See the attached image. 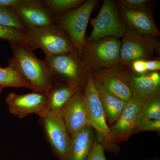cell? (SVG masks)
<instances>
[{"label":"cell","instance_id":"15","mask_svg":"<svg viewBox=\"0 0 160 160\" xmlns=\"http://www.w3.org/2000/svg\"><path fill=\"white\" fill-rule=\"evenodd\" d=\"M118 66L91 72L92 77L100 82L111 93L127 101L132 95Z\"/></svg>","mask_w":160,"mask_h":160},{"label":"cell","instance_id":"30","mask_svg":"<svg viewBox=\"0 0 160 160\" xmlns=\"http://www.w3.org/2000/svg\"><path fill=\"white\" fill-rule=\"evenodd\" d=\"M19 2L20 0H0V6L12 7Z\"/></svg>","mask_w":160,"mask_h":160},{"label":"cell","instance_id":"22","mask_svg":"<svg viewBox=\"0 0 160 160\" xmlns=\"http://www.w3.org/2000/svg\"><path fill=\"white\" fill-rule=\"evenodd\" d=\"M160 119V95L145 99L141 109L140 124L145 120Z\"/></svg>","mask_w":160,"mask_h":160},{"label":"cell","instance_id":"12","mask_svg":"<svg viewBox=\"0 0 160 160\" xmlns=\"http://www.w3.org/2000/svg\"><path fill=\"white\" fill-rule=\"evenodd\" d=\"M46 93L33 92L25 94L11 92L6 97V103L10 113L22 119L28 115L44 114L46 105Z\"/></svg>","mask_w":160,"mask_h":160},{"label":"cell","instance_id":"28","mask_svg":"<svg viewBox=\"0 0 160 160\" xmlns=\"http://www.w3.org/2000/svg\"><path fill=\"white\" fill-rule=\"evenodd\" d=\"M129 68L138 74H144L148 72L146 67V60H136L132 63Z\"/></svg>","mask_w":160,"mask_h":160},{"label":"cell","instance_id":"20","mask_svg":"<svg viewBox=\"0 0 160 160\" xmlns=\"http://www.w3.org/2000/svg\"><path fill=\"white\" fill-rule=\"evenodd\" d=\"M0 86L5 87L25 88L32 90L31 85L18 73L9 66L0 65Z\"/></svg>","mask_w":160,"mask_h":160},{"label":"cell","instance_id":"6","mask_svg":"<svg viewBox=\"0 0 160 160\" xmlns=\"http://www.w3.org/2000/svg\"><path fill=\"white\" fill-rule=\"evenodd\" d=\"M121 41L116 38H104L85 44L80 56L91 72L110 68L120 63Z\"/></svg>","mask_w":160,"mask_h":160},{"label":"cell","instance_id":"5","mask_svg":"<svg viewBox=\"0 0 160 160\" xmlns=\"http://www.w3.org/2000/svg\"><path fill=\"white\" fill-rule=\"evenodd\" d=\"M98 2L97 0L84 1L78 7L57 16L53 19V24L68 35L80 56L85 46V34L90 16Z\"/></svg>","mask_w":160,"mask_h":160},{"label":"cell","instance_id":"4","mask_svg":"<svg viewBox=\"0 0 160 160\" xmlns=\"http://www.w3.org/2000/svg\"><path fill=\"white\" fill-rule=\"evenodd\" d=\"M53 81L83 89L89 70L77 52L55 56H46L44 59Z\"/></svg>","mask_w":160,"mask_h":160},{"label":"cell","instance_id":"1","mask_svg":"<svg viewBox=\"0 0 160 160\" xmlns=\"http://www.w3.org/2000/svg\"><path fill=\"white\" fill-rule=\"evenodd\" d=\"M13 55L8 66L31 85L32 91L47 93L53 82L45 60L38 58L32 51L21 43L10 44Z\"/></svg>","mask_w":160,"mask_h":160},{"label":"cell","instance_id":"31","mask_svg":"<svg viewBox=\"0 0 160 160\" xmlns=\"http://www.w3.org/2000/svg\"><path fill=\"white\" fill-rule=\"evenodd\" d=\"M5 87H3L2 86H0V94L2 92L3 89H4Z\"/></svg>","mask_w":160,"mask_h":160},{"label":"cell","instance_id":"7","mask_svg":"<svg viewBox=\"0 0 160 160\" xmlns=\"http://www.w3.org/2000/svg\"><path fill=\"white\" fill-rule=\"evenodd\" d=\"M92 31L86 40V43L104 38H122L126 26L120 15L117 2L104 0L97 17L92 20Z\"/></svg>","mask_w":160,"mask_h":160},{"label":"cell","instance_id":"21","mask_svg":"<svg viewBox=\"0 0 160 160\" xmlns=\"http://www.w3.org/2000/svg\"><path fill=\"white\" fill-rule=\"evenodd\" d=\"M54 18L78 7L83 0H41Z\"/></svg>","mask_w":160,"mask_h":160},{"label":"cell","instance_id":"3","mask_svg":"<svg viewBox=\"0 0 160 160\" xmlns=\"http://www.w3.org/2000/svg\"><path fill=\"white\" fill-rule=\"evenodd\" d=\"M122 38L120 65L130 68L136 60L156 59V55L159 53L160 49L158 37L126 26Z\"/></svg>","mask_w":160,"mask_h":160},{"label":"cell","instance_id":"17","mask_svg":"<svg viewBox=\"0 0 160 160\" xmlns=\"http://www.w3.org/2000/svg\"><path fill=\"white\" fill-rule=\"evenodd\" d=\"M79 89L68 84L53 81L46 94L45 112H60L69 102L74 93Z\"/></svg>","mask_w":160,"mask_h":160},{"label":"cell","instance_id":"14","mask_svg":"<svg viewBox=\"0 0 160 160\" xmlns=\"http://www.w3.org/2000/svg\"><path fill=\"white\" fill-rule=\"evenodd\" d=\"M83 89L74 93L61 112L70 138L85 126H89Z\"/></svg>","mask_w":160,"mask_h":160},{"label":"cell","instance_id":"13","mask_svg":"<svg viewBox=\"0 0 160 160\" xmlns=\"http://www.w3.org/2000/svg\"><path fill=\"white\" fill-rule=\"evenodd\" d=\"M11 8L27 29L53 24L54 17L41 0H20Z\"/></svg>","mask_w":160,"mask_h":160},{"label":"cell","instance_id":"26","mask_svg":"<svg viewBox=\"0 0 160 160\" xmlns=\"http://www.w3.org/2000/svg\"><path fill=\"white\" fill-rule=\"evenodd\" d=\"M146 131H153L159 133L160 119L147 120L143 121L135 129L134 133Z\"/></svg>","mask_w":160,"mask_h":160},{"label":"cell","instance_id":"18","mask_svg":"<svg viewBox=\"0 0 160 160\" xmlns=\"http://www.w3.org/2000/svg\"><path fill=\"white\" fill-rule=\"evenodd\" d=\"M93 80L106 121L110 125H113L118 119L126 101L112 94L99 81L94 79Z\"/></svg>","mask_w":160,"mask_h":160},{"label":"cell","instance_id":"19","mask_svg":"<svg viewBox=\"0 0 160 160\" xmlns=\"http://www.w3.org/2000/svg\"><path fill=\"white\" fill-rule=\"evenodd\" d=\"M92 127L85 126L71 138L69 160H87L95 142Z\"/></svg>","mask_w":160,"mask_h":160},{"label":"cell","instance_id":"9","mask_svg":"<svg viewBox=\"0 0 160 160\" xmlns=\"http://www.w3.org/2000/svg\"><path fill=\"white\" fill-rule=\"evenodd\" d=\"M83 90L87 109L88 125L96 130L101 139L108 143L112 142L113 140L90 70Z\"/></svg>","mask_w":160,"mask_h":160},{"label":"cell","instance_id":"2","mask_svg":"<svg viewBox=\"0 0 160 160\" xmlns=\"http://www.w3.org/2000/svg\"><path fill=\"white\" fill-rule=\"evenodd\" d=\"M22 44L32 51L42 49L46 56H55L77 52L67 33L54 24L28 28L25 31Z\"/></svg>","mask_w":160,"mask_h":160},{"label":"cell","instance_id":"25","mask_svg":"<svg viewBox=\"0 0 160 160\" xmlns=\"http://www.w3.org/2000/svg\"><path fill=\"white\" fill-rule=\"evenodd\" d=\"M151 3L149 0H120L117 2L120 11L142 9L149 7Z\"/></svg>","mask_w":160,"mask_h":160},{"label":"cell","instance_id":"11","mask_svg":"<svg viewBox=\"0 0 160 160\" xmlns=\"http://www.w3.org/2000/svg\"><path fill=\"white\" fill-rule=\"evenodd\" d=\"M122 76L133 94L144 99L160 95V74L158 71L139 74L118 65Z\"/></svg>","mask_w":160,"mask_h":160},{"label":"cell","instance_id":"10","mask_svg":"<svg viewBox=\"0 0 160 160\" xmlns=\"http://www.w3.org/2000/svg\"><path fill=\"white\" fill-rule=\"evenodd\" d=\"M145 99L132 94L118 121L109 127L113 141H126L140 124L141 109Z\"/></svg>","mask_w":160,"mask_h":160},{"label":"cell","instance_id":"29","mask_svg":"<svg viewBox=\"0 0 160 160\" xmlns=\"http://www.w3.org/2000/svg\"><path fill=\"white\" fill-rule=\"evenodd\" d=\"M146 67L147 71H158L160 69V61L158 59L146 60Z\"/></svg>","mask_w":160,"mask_h":160},{"label":"cell","instance_id":"23","mask_svg":"<svg viewBox=\"0 0 160 160\" xmlns=\"http://www.w3.org/2000/svg\"><path fill=\"white\" fill-rule=\"evenodd\" d=\"M0 25L25 31L27 28L10 7L0 6Z\"/></svg>","mask_w":160,"mask_h":160},{"label":"cell","instance_id":"24","mask_svg":"<svg viewBox=\"0 0 160 160\" xmlns=\"http://www.w3.org/2000/svg\"><path fill=\"white\" fill-rule=\"evenodd\" d=\"M25 38V31L0 25V39L5 40L10 44H23Z\"/></svg>","mask_w":160,"mask_h":160},{"label":"cell","instance_id":"8","mask_svg":"<svg viewBox=\"0 0 160 160\" xmlns=\"http://www.w3.org/2000/svg\"><path fill=\"white\" fill-rule=\"evenodd\" d=\"M39 121L55 156L59 160H69L71 138L61 113L46 112L39 117Z\"/></svg>","mask_w":160,"mask_h":160},{"label":"cell","instance_id":"16","mask_svg":"<svg viewBox=\"0 0 160 160\" xmlns=\"http://www.w3.org/2000/svg\"><path fill=\"white\" fill-rule=\"evenodd\" d=\"M120 12L126 26L133 28L142 33L159 37V30L156 25L149 7L136 10L120 11Z\"/></svg>","mask_w":160,"mask_h":160},{"label":"cell","instance_id":"27","mask_svg":"<svg viewBox=\"0 0 160 160\" xmlns=\"http://www.w3.org/2000/svg\"><path fill=\"white\" fill-rule=\"evenodd\" d=\"M87 160H107L104 152V147L102 143L95 142Z\"/></svg>","mask_w":160,"mask_h":160}]
</instances>
